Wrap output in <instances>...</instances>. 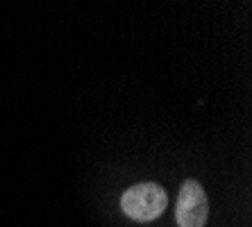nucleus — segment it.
Returning <instances> with one entry per match:
<instances>
[{
    "mask_svg": "<svg viewBox=\"0 0 252 227\" xmlns=\"http://www.w3.org/2000/svg\"><path fill=\"white\" fill-rule=\"evenodd\" d=\"M209 218V200L198 180H184L177 193L175 221L180 227H205Z\"/></svg>",
    "mask_w": 252,
    "mask_h": 227,
    "instance_id": "f03ea898",
    "label": "nucleus"
},
{
    "mask_svg": "<svg viewBox=\"0 0 252 227\" xmlns=\"http://www.w3.org/2000/svg\"><path fill=\"white\" fill-rule=\"evenodd\" d=\"M166 204H168L166 189L155 182L134 184L121 195V209L125 211V216L139 223H150L159 218L166 211Z\"/></svg>",
    "mask_w": 252,
    "mask_h": 227,
    "instance_id": "f257e3e1",
    "label": "nucleus"
}]
</instances>
